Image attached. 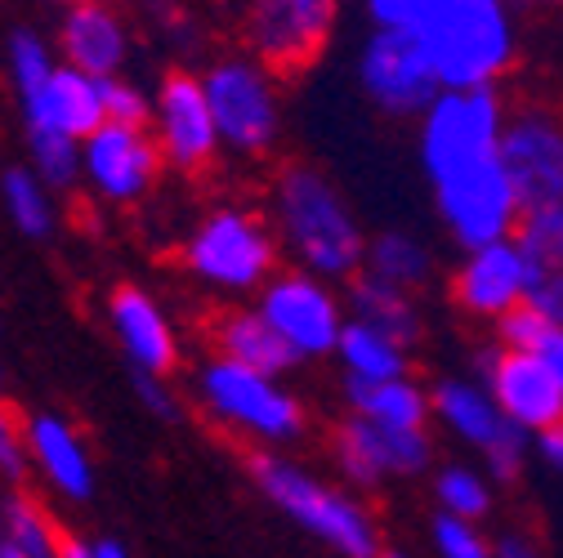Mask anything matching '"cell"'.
I'll use <instances>...</instances> for the list:
<instances>
[{
	"label": "cell",
	"instance_id": "6da1fadb",
	"mask_svg": "<svg viewBox=\"0 0 563 558\" xmlns=\"http://www.w3.org/2000/svg\"><path fill=\"white\" fill-rule=\"evenodd\" d=\"M273 215L277 237L305 268L322 277H354L367 255V237L349 211L340 188L305 161H291L277 170L273 183Z\"/></svg>",
	"mask_w": 563,
	"mask_h": 558
},
{
	"label": "cell",
	"instance_id": "7a4b0ae2",
	"mask_svg": "<svg viewBox=\"0 0 563 558\" xmlns=\"http://www.w3.org/2000/svg\"><path fill=\"white\" fill-rule=\"evenodd\" d=\"M251 478L268 505H277L300 532H309L327 549H335L344 558H380L385 554L376 514L358 496H349L340 487L305 473L296 460L273 456V451H255Z\"/></svg>",
	"mask_w": 563,
	"mask_h": 558
},
{
	"label": "cell",
	"instance_id": "3957f363",
	"mask_svg": "<svg viewBox=\"0 0 563 558\" xmlns=\"http://www.w3.org/2000/svg\"><path fill=\"white\" fill-rule=\"evenodd\" d=\"M443 86H492L515 67V23L506 0H434L411 27Z\"/></svg>",
	"mask_w": 563,
	"mask_h": 558
},
{
	"label": "cell",
	"instance_id": "277c9868",
	"mask_svg": "<svg viewBox=\"0 0 563 558\" xmlns=\"http://www.w3.org/2000/svg\"><path fill=\"white\" fill-rule=\"evenodd\" d=\"M10 81L27 130H54L86 138L95 125L108 121L103 108V77H90L67 58H58L36 32H14L10 41Z\"/></svg>",
	"mask_w": 563,
	"mask_h": 558
},
{
	"label": "cell",
	"instance_id": "5b68a950",
	"mask_svg": "<svg viewBox=\"0 0 563 558\" xmlns=\"http://www.w3.org/2000/svg\"><path fill=\"white\" fill-rule=\"evenodd\" d=\"M197 402L233 434L260 443H291L305 429V406L296 393L282 389L277 376L246 367L229 354H216L197 371Z\"/></svg>",
	"mask_w": 563,
	"mask_h": 558
},
{
	"label": "cell",
	"instance_id": "8992f818",
	"mask_svg": "<svg viewBox=\"0 0 563 558\" xmlns=\"http://www.w3.org/2000/svg\"><path fill=\"white\" fill-rule=\"evenodd\" d=\"M184 264L201 287L220 291V295H251L260 291L273 264H277V237L273 228L242 205H220L210 211L192 237L184 242Z\"/></svg>",
	"mask_w": 563,
	"mask_h": 558
},
{
	"label": "cell",
	"instance_id": "52a82bcc",
	"mask_svg": "<svg viewBox=\"0 0 563 558\" xmlns=\"http://www.w3.org/2000/svg\"><path fill=\"white\" fill-rule=\"evenodd\" d=\"M506 108L492 86H443L420 112V166L430 179L461 170L501 148Z\"/></svg>",
	"mask_w": 563,
	"mask_h": 558
},
{
	"label": "cell",
	"instance_id": "ba28073f",
	"mask_svg": "<svg viewBox=\"0 0 563 558\" xmlns=\"http://www.w3.org/2000/svg\"><path fill=\"white\" fill-rule=\"evenodd\" d=\"M201 90L210 112H216L224 148H233L238 157H264L277 144L282 134L277 90H273V72L255 54L216 58L206 67Z\"/></svg>",
	"mask_w": 563,
	"mask_h": 558
},
{
	"label": "cell",
	"instance_id": "9c48e42d",
	"mask_svg": "<svg viewBox=\"0 0 563 558\" xmlns=\"http://www.w3.org/2000/svg\"><path fill=\"white\" fill-rule=\"evenodd\" d=\"M434 201H439V215H443L448 233L465 250H474L483 242H497V237H515V228L523 220V205H519V192H515V179H510L501 153L439 175Z\"/></svg>",
	"mask_w": 563,
	"mask_h": 558
},
{
	"label": "cell",
	"instance_id": "30bf717a",
	"mask_svg": "<svg viewBox=\"0 0 563 558\" xmlns=\"http://www.w3.org/2000/svg\"><path fill=\"white\" fill-rule=\"evenodd\" d=\"M340 0H246V45L273 77H300L322 58Z\"/></svg>",
	"mask_w": 563,
	"mask_h": 558
},
{
	"label": "cell",
	"instance_id": "8fae6325",
	"mask_svg": "<svg viewBox=\"0 0 563 558\" xmlns=\"http://www.w3.org/2000/svg\"><path fill=\"white\" fill-rule=\"evenodd\" d=\"M430 402H434L439 421L492 465V478H497V482H515L523 473L528 429L510 421V415L501 411V402L487 393L483 380H456V376H448V380H439L430 389Z\"/></svg>",
	"mask_w": 563,
	"mask_h": 558
},
{
	"label": "cell",
	"instance_id": "7c38bea8",
	"mask_svg": "<svg viewBox=\"0 0 563 558\" xmlns=\"http://www.w3.org/2000/svg\"><path fill=\"white\" fill-rule=\"evenodd\" d=\"M166 157L153 125L103 121L81 138V183L108 205H134L157 183Z\"/></svg>",
	"mask_w": 563,
	"mask_h": 558
},
{
	"label": "cell",
	"instance_id": "4fadbf2b",
	"mask_svg": "<svg viewBox=\"0 0 563 558\" xmlns=\"http://www.w3.org/2000/svg\"><path fill=\"white\" fill-rule=\"evenodd\" d=\"M331 456L340 465V473L372 492V487L389 482V478H420L434 465V443L426 429H398V425H380L372 415H349L331 429Z\"/></svg>",
	"mask_w": 563,
	"mask_h": 558
},
{
	"label": "cell",
	"instance_id": "5bb4252c",
	"mask_svg": "<svg viewBox=\"0 0 563 558\" xmlns=\"http://www.w3.org/2000/svg\"><path fill=\"white\" fill-rule=\"evenodd\" d=\"M255 309L277 326V335L287 339L300 358H331L335 354L344 313H340V300L331 295L322 272H313V268L273 272L260 287Z\"/></svg>",
	"mask_w": 563,
	"mask_h": 558
},
{
	"label": "cell",
	"instance_id": "9a60e30c",
	"mask_svg": "<svg viewBox=\"0 0 563 558\" xmlns=\"http://www.w3.org/2000/svg\"><path fill=\"white\" fill-rule=\"evenodd\" d=\"M358 77L367 99L389 116H420L443 90L434 63L411 27H376L363 49Z\"/></svg>",
	"mask_w": 563,
	"mask_h": 558
},
{
	"label": "cell",
	"instance_id": "2e32d148",
	"mask_svg": "<svg viewBox=\"0 0 563 558\" xmlns=\"http://www.w3.org/2000/svg\"><path fill=\"white\" fill-rule=\"evenodd\" d=\"M497 153L515 179L523 215L545 211V205H563V116L545 108H528L510 116Z\"/></svg>",
	"mask_w": 563,
	"mask_h": 558
},
{
	"label": "cell",
	"instance_id": "e0dca14e",
	"mask_svg": "<svg viewBox=\"0 0 563 558\" xmlns=\"http://www.w3.org/2000/svg\"><path fill=\"white\" fill-rule=\"evenodd\" d=\"M153 134H157V148L166 157L170 170L179 175H197V170H210L216 153L224 148L220 144V125H216V112L206 103V90H201V77H188V72H170L153 99Z\"/></svg>",
	"mask_w": 563,
	"mask_h": 558
},
{
	"label": "cell",
	"instance_id": "ac0fdd59",
	"mask_svg": "<svg viewBox=\"0 0 563 558\" xmlns=\"http://www.w3.org/2000/svg\"><path fill=\"white\" fill-rule=\"evenodd\" d=\"M478 376H483L487 393L501 402V411L528 434L563 421V380L532 348H506V344L483 348Z\"/></svg>",
	"mask_w": 563,
	"mask_h": 558
},
{
	"label": "cell",
	"instance_id": "d6986e66",
	"mask_svg": "<svg viewBox=\"0 0 563 558\" xmlns=\"http://www.w3.org/2000/svg\"><path fill=\"white\" fill-rule=\"evenodd\" d=\"M523 295H528V264H523V250L515 237H497V242L474 246L452 277V300L470 317L497 322Z\"/></svg>",
	"mask_w": 563,
	"mask_h": 558
},
{
	"label": "cell",
	"instance_id": "ffe728a7",
	"mask_svg": "<svg viewBox=\"0 0 563 558\" xmlns=\"http://www.w3.org/2000/svg\"><path fill=\"white\" fill-rule=\"evenodd\" d=\"M108 326L134 371L170 380V371L179 367V335H175V322L166 317V309L148 291L117 287L108 300Z\"/></svg>",
	"mask_w": 563,
	"mask_h": 558
},
{
	"label": "cell",
	"instance_id": "44dd1931",
	"mask_svg": "<svg viewBox=\"0 0 563 558\" xmlns=\"http://www.w3.org/2000/svg\"><path fill=\"white\" fill-rule=\"evenodd\" d=\"M27 456L32 469L45 478V487L67 501V505H86L95 496V456L86 438L63 421V415L36 411L27 421Z\"/></svg>",
	"mask_w": 563,
	"mask_h": 558
},
{
	"label": "cell",
	"instance_id": "7402d4cb",
	"mask_svg": "<svg viewBox=\"0 0 563 558\" xmlns=\"http://www.w3.org/2000/svg\"><path fill=\"white\" fill-rule=\"evenodd\" d=\"M130 54V32L121 14L103 0H86V5H67L63 27H58V58L90 77H117Z\"/></svg>",
	"mask_w": 563,
	"mask_h": 558
},
{
	"label": "cell",
	"instance_id": "603a6c76",
	"mask_svg": "<svg viewBox=\"0 0 563 558\" xmlns=\"http://www.w3.org/2000/svg\"><path fill=\"white\" fill-rule=\"evenodd\" d=\"M216 348L229 358H238V362H246V367L268 371V376H287L291 367L305 362L260 309H229L216 322Z\"/></svg>",
	"mask_w": 563,
	"mask_h": 558
},
{
	"label": "cell",
	"instance_id": "cb8c5ba5",
	"mask_svg": "<svg viewBox=\"0 0 563 558\" xmlns=\"http://www.w3.org/2000/svg\"><path fill=\"white\" fill-rule=\"evenodd\" d=\"M344 398L358 415H372L380 425L398 429H426L434 402L407 376H385V380H363V376H344Z\"/></svg>",
	"mask_w": 563,
	"mask_h": 558
},
{
	"label": "cell",
	"instance_id": "d4e9b609",
	"mask_svg": "<svg viewBox=\"0 0 563 558\" xmlns=\"http://www.w3.org/2000/svg\"><path fill=\"white\" fill-rule=\"evenodd\" d=\"M67 536L27 492H0V558H58Z\"/></svg>",
	"mask_w": 563,
	"mask_h": 558
},
{
	"label": "cell",
	"instance_id": "484cf974",
	"mask_svg": "<svg viewBox=\"0 0 563 558\" xmlns=\"http://www.w3.org/2000/svg\"><path fill=\"white\" fill-rule=\"evenodd\" d=\"M349 282H354V291H349V313H354L358 322H367V326L394 335V339L407 344V348L420 339V313H416V304H411V291L385 282V277H372V272H363V268L349 277Z\"/></svg>",
	"mask_w": 563,
	"mask_h": 558
},
{
	"label": "cell",
	"instance_id": "4316f807",
	"mask_svg": "<svg viewBox=\"0 0 563 558\" xmlns=\"http://www.w3.org/2000/svg\"><path fill=\"white\" fill-rule=\"evenodd\" d=\"M335 358L344 362V376H363V380H385V376H407V344L394 335L349 317L335 339Z\"/></svg>",
	"mask_w": 563,
	"mask_h": 558
},
{
	"label": "cell",
	"instance_id": "83f0119b",
	"mask_svg": "<svg viewBox=\"0 0 563 558\" xmlns=\"http://www.w3.org/2000/svg\"><path fill=\"white\" fill-rule=\"evenodd\" d=\"M54 192H58V188H49L32 166H14V170H5V179H0V205H5L10 224H14L23 237H32V242L49 237L54 224H58Z\"/></svg>",
	"mask_w": 563,
	"mask_h": 558
},
{
	"label": "cell",
	"instance_id": "f1b7e54d",
	"mask_svg": "<svg viewBox=\"0 0 563 558\" xmlns=\"http://www.w3.org/2000/svg\"><path fill=\"white\" fill-rule=\"evenodd\" d=\"M430 250L420 246L416 237L407 233H380L367 242V255H363V272L372 277H385V282L402 287V291H416L430 282Z\"/></svg>",
	"mask_w": 563,
	"mask_h": 558
},
{
	"label": "cell",
	"instance_id": "f546056e",
	"mask_svg": "<svg viewBox=\"0 0 563 558\" xmlns=\"http://www.w3.org/2000/svg\"><path fill=\"white\" fill-rule=\"evenodd\" d=\"M515 242L523 250L528 277L541 272H563V205H545V211H528L515 228Z\"/></svg>",
	"mask_w": 563,
	"mask_h": 558
},
{
	"label": "cell",
	"instance_id": "4dcf8cb0",
	"mask_svg": "<svg viewBox=\"0 0 563 558\" xmlns=\"http://www.w3.org/2000/svg\"><path fill=\"white\" fill-rule=\"evenodd\" d=\"M27 166L58 192L81 183V138L54 134V130H27Z\"/></svg>",
	"mask_w": 563,
	"mask_h": 558
},
{
	"label": "cell",
	"instance_id": "1f68e13d",
	"mask_svg": "<svg viewBox=\"0 0 563 558\" xmlns=\"http://www.w3.org/2000/svg\"><path fill=\"white\" fill-rule=\"evenodd\" d=\"M434 501H439V510H452V514H465V518H483L492 510V487H487L483 473H474L465 465H448L434 478Z\"/></svg>",
	"mask_w": 563,
	"mask_h": 558
},
{
	"label": "cell",
	"instance_id": "d6a6232c",
	"mask_svg": "<svg viewBox=\"0 0 563 558\" xmlns=\"http://www.w3.org/2000/svg\"><path fill=\"white\" fill-rule=\"evenodd\" d=\"M430 536H434V549L443 558H487L492 554V540L478 532V518H465V514H452V510L434 514Z\"/></svg>",
	"mask_w": 563,
	"mask_h": 558
},
{
	"label": "cell",
	"instance_id": "836d02e7",
	"mask_svg": "<svg viewBox=\"0 0 563 558\" xmlns=\"http://www.w3.org/2000/svg\"><path fill=\"white\" fill-rule=\"evenodd\" d=\"M32 469V456H27V421L0 402V482L5 487H19Z\"/></svg>",
	"mask_w": 563,
	"mask_h": 558
},
{
	"label": "cell",
	"instance_id": "e575fe53",
	"mask_svg": "<svg viewBox=\"0 0 563 558\" xmlns=\"http://www.w3.org/2000/svg\"><path fill=\"white\" fill-rule=\"evenodd\" d=\"M103 108H108V121H139V125L153 121V99L139 86H130L121 72L103 77Z\"/></svg>",
	"mask_w": 563,
	"mask_h": 558
},
{
	"label": "cell",
	"instance_id": "d590c367",
	"mask_svg": "<svg viewBox=\"0 0 563 558\" xmlns=\"http://www.w3.org/2000/svg\"><path fill=\"white\" fill-rule=\"evenodd\" d=\"M376 27H416L434 10V0H367Z\"/></svg>",
	"mask_w": 563,
	"mask_h": 558
},
{
	"label": "cell",
	"instance_id": "8d00e7d4",
	"mask_svg": "<svg viewBox=\"0 0 563 558\" xmlns=\"http://www.w3.org/2000/svg\"><path fill=\"white\" fill-rule=\"evenodd\" d=\"M532 309H541L554 326H563V272H541V277H528V295H523Z\"/></svg>",
	"mask_w": 563,
	"mask_h": 558
},
{
	"label": "cell",
	"instance_id": "74e56055",
	"mask_svg": "<svg viewBox=\"0 0 563 558\" xmlns=\"http://www.w3.org/2000/svg\"><path fill=\"white\" fill-rule=\"evenodd\" d=\"M134 380H139V398H144V406L157 415V421H179V402H175V393L162 384V376H148V371H134Z\"/></svg>",
	"mask_w": 563,
	"mask_h": 558
},
{
	"label": "cell",
	"instance_id": "f35d334b",
	"mask_svg": "<svg viewBox=\"0 0 563 558\" xmlns=\"http://www.w3.org/2000/svg\"><path fill=\"white\" fill-rule=\"evenodd\" d=\"M63 554L67 558H125L130 545L121 536H95V540H67Z\"/></svg>",
	"mask_w": 563,
	"mask_h": 558
},
{
	"label": "cell",
	"instance_id": "ab89813d",
	"mask_svg": "<svg viewBox=\"0 0 563 558\" xmlns=\"http://www.w3.org/2000/svg\"><path fill=\"white\" fill-rule=\"evenodd\" d=\"M537 456H541L550 469H559V473H563V421H554V425L537 429Z\"/></svg>",
	"mask_w": 563,
	"mask_h": 558
},
{
	"label": "cell",
	"instance_id": "60d3db41",
	"mask_svg": "<svg viewBox=\"0 0 563 558\" xmlns=\"http://www.w3.org/2000/svg\"><path fill=\"white\" fill-rule=\"evenodd\" d=\"M532 354H541V358L550 362V371L563 380V326H554V322H550V326H545V335L537 339Z\"/></svg>",
	"mask_w": 563,
	"mask_h": 558
},
{
	"label": "cell",
	"instance_id": "b9f144b4",
	"mask_svg": "<svg viewBox=\"0 0 563 558\" xmlns=\"http://www.w3.org/2000/svg\"><path fill=\"white\" fill-rule=\"evenodd\" d=\"M492 554H501V558H532V554H537V545H532V540H523V532H506V536L492 540Z\"/></svg>",
	"mask_w": 563,
	"mask_h": 558
},
{
	"label": "cell",
	"instance_id": "7bdbcfd3",
	"mask_svg": "<svg viewBox=\"0 0 563 558\" xmlns=\"http://www.w3.org/2000/svg\"><path fill=\"white\" fill-rule=\"evenodd\" d=\"M523 5H532V10H550V5H559V0H523Z\"/></svg>",
	"mask_w": 563,
	"mask_h": 558
},
{
	"label": "cell",
	"instance_id": "ee69618b",
	"mask_svg": "<svg viewBox=\"0 0 563 558\" xmlns=\"http://www.w3.org/2000/svg\"><path fill=\"white\" fill-rule=\"evenodd\" d=\"M58 5H63V10H67V5H86V0H58Z\"/></svg>",
	"mask_w": 563,
	"mask_h": 558
},
{
	"label": "cell",
	"instance_id": "f6af8a7d",
	"mask_svg": "<svg viewBox=\"0 0 563 558\" xmlns=\"http://www.w3.org/2000/svg\"><path fill=\"white\" fill-rule=\"evenodd\" d=\"M0 384H5V367H0Z\"/></svg>",
	"mask_w": 563,
	"mask_h": 558
}]
</instances>
